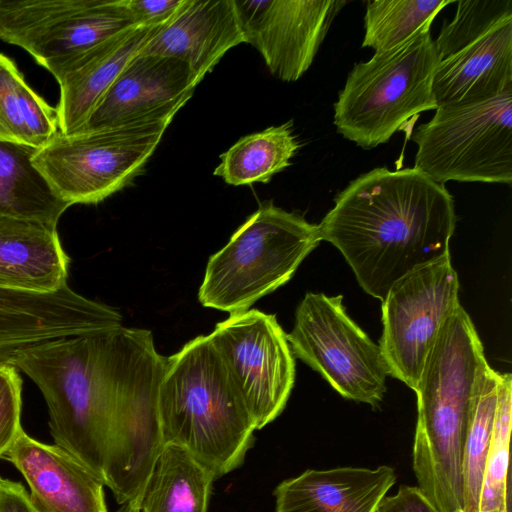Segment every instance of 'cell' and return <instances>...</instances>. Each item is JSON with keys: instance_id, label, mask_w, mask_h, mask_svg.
Here are the masks:
<instances>
[{"instance_id": "7402d4cb", "label": "cell", "mask_w": 512, "mask_h": 512, "mask_svg": "<svg viewBox=\"0 0 512 512\" xmlns=\"http://www.w3.org/2000/svg\"><path fill=\"white\" fill-rule=\"evenodd\" d=\"M57 226L0 215V288L50 293L67 285Z\"/></svg>"}, {"instance_id": "ba28073f", "label": "cell", "mask_w": 512, "mask_h": 512, "mask_svg": "<svg viewBox=\"0 0 512 512\" xmlns=\"http://www.w3.org/2000/svg\"><path fill=\"white\" fill-rule=\"evenodd\" d=\"M166 357L155 348L149 330L129 328L120 390L109 428L104 484L118 504L139 503L164 445L158 392Z\"/></svg>"}, {"instance_id": "4dcf8cb0", "label": "cell", "mask_w": 512, "mask_h": 512, "mask_svg": "<svg viewBox=\"0 0 512 512\" xmlns=\"http://www.w3.org/2000/svg\"><path fill=\"white\" fill-rule=\"evenodd\" d=\"M22 380L17 369L0 364V458L11 448L21 426Z\"/></svg>"}, {"instance_id": "5b68a950", "label": "cell", "mask_w": 512, "mask_h": 512, "mask_svg": "<svg viewBox=\"0 0 512 512\" xmlns=\"http://www.w3.org/2000/svg\"><path fill=\"white\" fill-rule=\"evenodd\" d=\"M430 28L354 65L334 104L339 134L372 149L387 143L420 113L436 110L432 85L440 59Z\"/></svg>"}, {"instance_id": "6da1fadb", "label": "cell", "mask_w": 512, "mask_h": 512, "mask_svg": "<svg viewBox=\"0 0 512 512\" xmlns=\"http://www.w3.org/2000/svg\"><path fill=\"white\" fill-rule=\"evenodd\" d=\"M319 226L360 287L381 301L415 268L449 255L454 200L416 168H375L352 180Z\"/></svg>"}, {"instance_id": "83f0119b", "label": "cell", "mask_w": 512, "mask_h": 512, "mask_svg": "<svg viewBox=\"0 0 512 512\" xmlns=\"http://www.w3.org/2000/svg\"><path fill=\"white\" fill-rule=\"evenodd\" d=\"M450 0H373L366 6L362 47L391 50L431 26Z\"/></svg>"}, {"instance_id": "4316f807", "label": "cell", "mask_w": 512, "mask_h": 512, "mask_svg": "<svg viewBox=\"0 0 512 512\" xmlns=\"http://www.w3.org/2000/svg\"><path fill=\"white\" fill-rule=\"evenodd\" d=\"M499 372L488 366L472 399L462 461L463 512H478L497 404Z\"/></svg>"}, {"instance_id": "7a4b0ae2", "label": "cell", "mask_w": 512, "mask_h": 512, "mask_svg": "<svg viewBox=\"0 0 512 512\" xmlns=\"http://www.w3.org/2000/svg\"><path fill=\"white\" fill-rule=\"evenodd\" d=\"M129 328L60 338L19 353L9 365L39 388L55 444L104 482L110 424L125 362Z\"/></svg>"}, {"instance_id": "d6986e66", "label": "cell", "mask_w": 512, "mask_h": 512, "mask_svg": "<svg viewBox=\"0 0 512 512\" xmlns=\"http://www.w3.org/2000/svg\"><path fill=\"white\" fill-rule=\"evenodd\" d=\"M243 42L234 0H186L140 54L181 60L202 81L228 50Z\"/></svg>"}, {"instance_id": "d6a6232c", "label": "cell", "mask_w": 512, "mask_h": 512, "mask_svg": "<svg viewBox=\"0 0 512 512\" xmlns=\"http://www.w3.org/2000/svg\"><path fill=\"white\" fill-rule=\"evenodd\" d=\"M376 512H439L418 486L401 485L392 496H385Z\"/></svg>"}, {"instance_id": "9a60e30c", "label": "cell", "mask_w": 512, "mask_h": 512, "mask_svg": "<svg viewBox=\"0 0 512 512\" xmlns=\"http://www.w3.org/2000/svg\"><path fill=\"white\" fill-rule=\"evenodd\" d=\"M122 322L116 309L68 285L50 293L0 288V364L44 342L113 330Z\"/></svg>"}, {"instance_id": "52a82bcc", "label": "cell", "mask_w": 512, "mask_h": 512, "mask_svg": "<svg viewBox=\"0 0 512 512\" xmlns=\"http://www.w3.org/2000/svg\"><path fill=\"white\" fill-rule=\"evenodd\" d=\"M414 168L433 181L512 184V86L474 103L438 106L412 135Z\"/></svg>"}, {"instance_id": "836d02e7", "label": "cell", "mask_w": 512, "mask_h": 512, "mask_svg": "<svg viewBox=\"0 0 512 512\" xmlns=\"http://www.w3.org/2000/svg\"><path fill=\"white\" fill-rule=\"evenodd\" d=\"M0 512H42L20 482L0 476Z\"/></svg>"}, {"instance_id": "e575fe53", "label": "cell", "mask_w": 512, "mask_h": 512, "mask_svg": "<svg viewBox=\"0 0 512 512\" xmlns=\"http://www.w3.org/2000/svg\"><path fill=\"white\" fill-rule=\"evenodd\" d=\"M138 502L131 501L122 504L115 512H138Z\"/></svg>"}, {"instance_id": "603a6c76", "label": "cell", "mask_w": 512, "mask_h": 512, "mask_svg": "<svg viewBox=\"0 0 512 512\" xmlns=\"http://www.w3.org/2000/svg\"><path fill=\"white\" fill-rule=\"evenodd\" d=\"M214 476L185 448L163 445L138 512H207Z\"/></svg>"}, {"instance_id": "3957f363", "label": "cell", "mask_w": 512, "mask_h": 512, "mask_svg": "<svg viewBox=\"0 0 512 512\" xmlns=\"http://www.w3.org/2000/svg\"><path fill=\"white\" fill-rule=\"evenodd\" d=\"M488 366L475 326L459 305L441 326L414 390L413 471L418 487L439 512H463L469 410Z\"/></svg>"}, {"instance_id": "2e32d148", "label": "cell", "mask_w": 512, "mask_h": 512, "mask_svg": "<svg viewBox=\"0 0 512 512\" xmlns=\"http://www.w3.org/2000/svg\"><path fill=\"white\" fill-rule=\"evenodd\" d=\"M200 82L181 60L139 53L121 71L75 133L138 123H171Z\"/></svg>"}, {"instance_id": "44dd1931", "label": "cell", "mask_w": 512, "mask_h": 512, "mask_svg": "<svg viewBox=\"0 0 512 512\" xmlns=\"http://www.w3.org/2000/svg\"><path fill=\"white\" fill-rule=\"evenodd\" d=\"M512 86V18L441 60L433 78L438 106L491 99Z\"/></svg>"}, {"instance_id": "7c38bea8", "label": "cell", "mask_w": 512, "mask_h": 512, "mask_svg": "<svg viewBox=\"0 0 512 512\" xmlns=\"http://www.w3.org/2000/svg\"><path fill=\"white\" fill-rule=\"evenodd\" d=\"M256 430L284 410L295 381V360L275 315L249 309L217 323L208 335Z\"/></svg>"}, {"instance_id": "4fadbf2b", "label": "cell", "mask_w": 512, "mask_h": 512, "mask_svg": "<svg viewBox=\"0 0 512 512\" xmlns=\"http://www.w3.org/2000/svg\"><path fill=\"white\" fill-rule=\"evenodd\" d=\"M133 26L120 0H0V39L43 67Z\"/></svg>"}, {"instance_id": "8992f818", "label": "cell", "mask_w": 512, "mask_h": 512, "mask_svg": "<svg viewBox=\"0 0 512 512\" xmlns=\"http://www.w3.org/2000/svg\"><path fill=\"white\" fill-rule=\"evenodd\" d=\"M320 241L317 224L265 202L209 258L198 299L230 315L245 312L288 282Z\"/></svg>"}, {"instance_id": "5bb4252c", "label": "cell", "mask_w": 512, "mask_h": 512, "mask_svg": "<svg viewBox=\"0 0 512 512\" xmlns=\"http://www.w3.org/2000/svg\"><path fill=\"white\" fill-rule=\"evenodd\" d=\"M345 0H234L245 43L271 74L298 80L311 66Z\"/></svg>"}, {"instance_id": "9c48e42d", "label": "cell", "mask_w": 512, "mask_h": 512, "mask_svg": "<svg viewBox=\"0 0 512 512\" xmlns=\"http://www.w3.org/2000/svg\"><path fill=\"white\" fill-rule=\"evenodd\" d=\"M169 124L138 123L68 135L59 132L37 149L32 161L70 206L96 204L133 182Z\"/></svg>"}, {"instance_id": "1f68e13d", "label": "cell", "mask_w": 512, "mask_h": 512, "mask_svg": "<svg viewBox=\"0 0 512 512\" xmlns=\"http://www.w3.org/2000/svg\"><path fill=\"white\" fill-rule=\"evenodd\" d=\"M186 0H120L132 22L137 26L156 27L167 24Z\"/></svg>"}, {"instance_id": "f546056e", "label": "cell", "mask_w": 512, "mask_h": 512, "mask_svg": "<svg viewBox=\"0 0 512 512\" xmlns=\"http://www.w3.org/2000/svg\"><path fill=\"white\" fill-rule=\"evenodd\" d=\"M512 18V0H460L452 21L444 23L434 40L441 60L475 42Z\"/></svg>"}, {"instance_id": "ffe728a7", "label": "cell", "mask_w": 512, "mask_h": 512, "mask_svg": "<svg viewBox=\"0 0 512 512\" xmlns=\"http://www.w3.org/2000/svg\"><path fill=\"white\" fill-rule=\"evenodd\" d=\"M395 482L388 465L308 469L277 485L275 512H376Z\"/></svg>"}, {"instance_id": "8fae6325", "label": "cell", "mask_w": 512, "mask_h": 512, "mask_svg": "<svg viewBox=\"0 0 512 512\" xmlns=\"http://www.w3.org/2000/svg\"><path fill=\"white\" fill-rule=\"evenodd\" d=\"M458 293L449 254L407 273L382 301L378 345L387 373L413 391L441 326L460 305Z\"/></svg>"}, {"instance_id": "cb8c5ba5", "label": "cell", "mask_w": 512, "mask_h": 512, "mask_svg": "<svg viewBox=\"0 0 512 512\" xmlns=\"http://www.w3.org/2000/svg\"><path fill=\"white\" fill-rule=\"evenodd\" d=\"M37 148L0 141V215L57 226L70 206L33 164Z\"/></svg>"}, {"instance_id": "ac0fdd59", "label": "cell", "mask_w": 512, "mask_h": 512, "mask_svg": "<svg viewBox=\"0 0 512 512\" xmlns=\"http://www.w3.org/2000/svg\"><path fill=\"white\" fill-rule=\"evenodd\" d=\"M2 458L23 475L42 512H107L104 482L60 446L23 430Z\"/></svg>"}, {"instance_id": "277c9868", "label": "cell", "mask_w": 512, "mask_h": 512, "mask_svg": "<svg viewBox=\"0 0 512 512\" xmlns=\"http://www.w3.org/2000/svg\"><path fill=\"white\" fill-rule=\"evenodd\" d=\"M163 443L185 448L216 479L240 467L254 422L208 335L166 357L158 392Z\"/></svg>"}, {"instance_id": "e0dca14e", "label": "cell", "mask_w": 512, "mask_h": 512, "mask_svg": "<svg viewBox=\"0 0 512 512\" xmlns=\"http://www.w3.org/2000/svg\"><path fill=\"white\" fill-rule=\"evenodd\" d=\"M163 26H133L75 55L47 63L60 86V132L75 133L126 65Z\"/></svg>"}, {"instance_id": "f1b7e54d", "label": "cell", "mask_w": 512, "mask_h": 512, "mask_svg": "<svg viewBox=\"0 0 512 512\" xmlns=\"http://www.w3.org/2000/svg\"><path fill=\"white\" fill-rule=\"evenodd\" d=\"M512 375L499 373L492 436L486 456L478 512H510L509 448Z\"/></svg>"}, {"instance_id": "d4e9b609", "label": "cell", "mask_w": 512, "mask_h": 512, "mask_svg": "<svg viewBox=\"0 0 512 512\" xmlns=\"http://www.w3.org/2000/svg\"><path fill=\"white\" fill-rule=\"evenodd\" d=\"M59 132L57 108L40 97L15 63L0 53V141L40 149Z\"/></svg>"}, {"instance_id": "30bf717a", "label": "cell", "mask_w": 512, "mask_h": 512, "mask_svg": "<svg viewBox=\"0 0 512 512\" xmlns=\"http://www.w3.org/2000/svg\"><path fill=\"white\" fill-rule=\"evenodd\" d=\"M342 299V295L306 293L287 340L293 355L342 397L377 408L388 376L382 353L347 314Z\"/></svg>"}, {"instance_id": "484cf974", "label": "cell", "mask_w": 512, "mask_h": 512, "mask_svg": "<svg viewBox=\"0 0 512 512\" xmlns=\"http://www.w3.org/2000/svg\"><path fill=\"white\" fill-rule=\"evenodd\" d=\"M299 148L290 120L240 138L220 155L213 174L233 186L268 183L291 165Z\"/></svg>"}]
</instances>
